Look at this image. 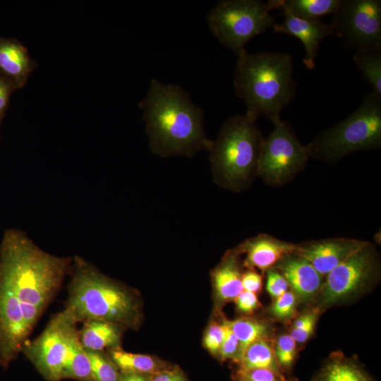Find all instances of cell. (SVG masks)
Segmentation results:
<instances>
[{"instance_id":"obj_1","label":"cell","mask_w":381,"mask_h":381,"mask_svg":"<svg viewBox=\"0 0 381 381\" xmlns=\"http://www.w3.org/2000/svg\"><path fill=\"white\" fill-rule=\"evenodd\" d=\"M73 259L49 254L22 231L7 229L0 246V279L18 298L31 332L70 273Z\"/></svg>"},{"instance_id":"obj_2","label":"cell","mask_w":381,"mask_h":381,"mask_svg":"<svg viewBox=\"0 0 381 381\" xmlns=\"http://www.w3.org/2000/svg\"><path fill=\"white\" fill-rule=\"evenodd\" d=\"M152 152L160 157H191L210 152L213 140L205 135L203 111L179 85L152 79L140 102Z\"/></svg>"},{"instance_id":"obj_3","label":"cell","mask_w":381,"mask_h":381,"mask_svg":"<svg viewBox=\"0 0 381 381\" xmlns=\"http://www.w3.org/2000/svg\"><path fill=\"white\" fill-rule=\"evenodd\" d=\"M65 308L78 322L102 320L135 329L141 318L134 291L102 274L83 258H73Z\"/></svg>"},{"instance_id":"obj_4","label":"cell","mask_w":381,"mask_h":381,"mask_svg":"<svg viewBox=\"0 0 381 381\" xmlns=\"http://www.w3.org/2000/svg\"><path fill=\"white\" fill-rule=\"evenodd\" d=\"M292 56L287 53L263 52L237 54L234 75L236 95L246 104V116L256 121L261 116L272 122L294 99L295 83Z\"/></svg>"},{"instance_id":"obj_5","label":"cell","mask_w":381,"mask_h":381,"mask_svg":"<svg viewBox=\"0 0 381 381\" xmlns=\"http://www.w3.org/2000/svg\"><path fill=\"white\" fill-rule=\"evenodd\" d=\"M263 140L255 121L246 115L229 118L210 150L213 181L234 192L249 188L258 176Z\"/></svg>"},{"instance_id":"obj_6","label":"cell","mask_w":381,"mask_h":381,"mask_svg":"<svg viewBox=\"0 0 381 381\" xmlns=\"http://www.w3.org/2000/svg\"><path fill=\"white\" fill-rule=\"evenodd\" d=\"M381 147V97L366 95L359 107L306 145L308 157L333 164L345 156Z\"/></svg>"},{"instance_id":"obj_7","label":"cell","mask_w":381,"mask_h":381,"mask_svg":"<svg viewBox=\"0 0 381 381\" xmlns=\"http://www.w3.org/2000/svg\"><path fill=\"white\" fill-rule=\"evenodd\" d=\"M380 263L377 250L368 241L325 277L313 306L323 313L367 293L380 280Z\"/></svg>"},{"instance_id":"obj_8","label":"cell","mask_w":381,"mask_h":381,"mask_svg":"<svg viewBox=\"0 0 381 381\" xmlns=\"http://www.w3.org/2000/svg\"><path fill=\"white\" fill-rule=\"evenodd\" d=\"M272 9L270 0H224L211 9L207 22L219 42L237 55L253 38L274 26Z\"/></svg>"},{"instance_id":"obj_9","label":"cell","mask_w":381,"mask_h":381,"mask_svg":"<svg viewBox=\"0 0 381 381\" xmlns=\"http://www.w3.org/2000/svg\"><path fill=\"white\" fill-rule=\"evenodd\" d=\"M264 138L258 176L267 185L279 187L291 182L305 168L309 158L306 145L298 140L289 123L281 119Z\"/></svg>"},{"instance_id":"obj_10","label":"cell","mask_w":381,"mask_h":381,"mask_svg":"<svg viewBox=\"0 0 381 381\" xmlns=\"http://www.w3.org/2000/svg\"><path fill=\"white\" fill-rule=\"evenodd\" d=\"M78 322L66 309L53 315L42 332L25 342L22 351L48 381L64 379L67 359Z\"/></svg>"},{"instance_id":"obj_11","label":"cell","mask_w":381,"mask_h":381,"mask_svg":"<svg viewBox=\"0 0 381 381\" xmlns=\"http://www.w3.org/2000/svg\"><path fill=\"white\" fill-rule=\"evenodd\" d=\"M332 24L349 47L381 49L380 0H341Z\"/></svg>"},{"instance_id":"obj_12","label":"cell","mask_w":381,"mask_h":381,"mask_svg":"<svg viewBox=\"0 0 381 381\" xmlns=\"http://www.w3.org/2000/svg\"><path fill=\"white\" fill-rule=\"evenodd\" d=\"M30 333L18 298L0 279V364L2 366H7L22 351Z\"/></svg>"},{"instance_id":"obj_13","label":"cell","mask_w":381,"mask_h":381,"mask_svg":"<svg viewBox=\"0 0 381 381\" xmlns=\"http://www.w3.org/2000/svg\"><path fill=\"white\" fill-rule=\"evenodd\" d=\"M367 242L346 237L311 240L296 244L295 253L306 259L325 277Z\"/></svg>"},{"instance_id":"obj_14","label":"cell","mask_w":381,"mask_h":381,"mask_svg":"<svg viewBox=\"0 0 381 381\" xmlns=\"http://www.w3.org/2000/svg\"><path fill=\"white\" fill-rule=\"evenodd\" d=\"M273 267L284 276L298 304H314L325 277L310 262L293 253L284 256Z\"/></svg>"},{"instance_id":"obj_15","label":"cell","mask_w":381,"mask_h":381,"mask_svg":"<svg viewBox=\"0 0 381 381\" xmlns=\"http://www.w3.org/2000/svg\"><path fill=\"white\" fill-rule=\"evenodd\" d=\"M279 9L282 11L284 20L274 25V31L292 35L301 40L305 49L303 64L308 69H313L320 43L325 37L335 35L332 23L326 24L320 19H303L284 8Z\"/></svg>"},{"instance_id":"obj_16","label":"cell","mask_w":381,"mask_h":381,"mask_svg":"<svg viewBox=\"0 0 381 381\" xmlns=\"http://www.w3.org/2000/svg\"><path fill=\"white\" fill-rule=\"evenodd\" d=\"M235 250L245 255L243 265L246 269L265 273L284 256L295 253L296 244L265 233L246 239Z\"/></svg>"},{"instance_id":"obj_17","label":"cell","mask_w":381,"mask_h":381,"mask_svg":"<svg viewBox=\"0 0 381 381\" xmlns=\"http://www.w3.org/2000/svg\"><path fill=\"white\" fill-rule=\"evenodd\" d=\"M243 262L235 248L227 251L211 273L215 298L219 305L234 301L243 291Z\"/></svg>"},{"instance_id":"obj_18","label":"cell","mask_w":381,"mask_h":381,"mask_svg":"<svg viewBox=\"0 0 381 381\" xmlns=\"http://www.w3.org/2000/svg\"><path fill=\"white\" fill-rule=\"evenodd\" d=\"M35 66L27 48L19 41L0 37V74L16 88L24 86Z\"/></svg>"},{"instance_id":"obj_19","label":"cell","mask_w":381,"mask_h":381,"mask_svg":"<svg viewBox=\"0 0 381 381\" xmlns=\"http://www.w3.org/2000/svg\"><path fill=\"white\" fill-rule=\"evenodd\" d=\"M311 381H375L356 356L341 351L329 354Z\"/></svg>"},{"instance_id":"obj_20","label":"cell","mask_w":381,"mask_h":381,"mask_svg":"<svg viewBox=\"0 0 381 381\" xmlns=\"http://www.w3.org/2000/svg\"><path fill=\"white\" fill-rule=\"evenodd\" d=\"M79 330V340L86 351H104L121 347L125 327L107 321L86 320Z\"/></svg>"},{"instance_id":"obj_21","label":"cell","mask_w":381,"mask_h":381,"mask_svg":"<svg viewBox=\"0 0 381 381\" xmlns=\"http://www.w3.org/2000/svg\"><path fill=\"white\" fill-rule=\"evenodd\" d=\"M108 355L121 373L149 375L172 367L154 356L127 352L121 347L109 349Z\"/></svg>"},{"instance_id":"obj_22","label":"cell","mask_w":381,"mask_h":381,"mask_svg":"<svg viewBox=\"0 0 381 381\" xmlns=\"http://www.w3.org/2000/svg\"><path fill=\"white\" fill-rule=\"evenodd\" d=\"M274 341V339H263L249 345L236 363L237 368L241 370L264 368L279 375L286 376L275 356Z\"/></svg>"},{"instance_id":"obj_23","label":"cell","mask_w":381,"mask_h":381,"mask_svg":"<svg viewBox=\"0 0 381 381\" xmlns=\"http://www.w3.org/2000/svg\"><path fill=\"white\" fill-rule=\"evenodd\" d=\"M227 322L239 342V359L246 348L263 339H274V329L270 322L250 317H241Z\"/></svg>"},{"instance_id":"obj_24","label":"cell","mask_w":381,"mask_h":381,"mask_svg":"<svg viewBox=\"0 0 381 381\" xmlns=\"http://www.w3.org/2000/svg\"><path fill=\"white\" fill-rule=\"evenodd\" d=\"M274 9L284 8L296 16L308 20L334 14L341 0H270Z\"/></svg>"},{"instance_id":"obj_25","label":"cell","mask_w":381,"mask_h":381,"mask_svg":"<svg viewBox=\"0 0 381 381\" xmlns=\"http://www.w3.org/2000/svg\"><path fill=\"white\" fill-rule=\"evenodd\" d=\"M353 60L373 87V92L381 97V49L357 50Z\"/></svg>"},{"instance_id":"obj_26","label":"cell","mask_w":381,"mask_h":381,"mask_svg":"<svg viewBox=\"0 0 381 381\" xmlns=\"http://www.w3.org/2000/svg\"><path fill=\"white\" fill-rule=\"evenodd\" d=\"M64 378H71L78 381H94L90 361L86 351L80 342L79 333L72 343Z\"/></svg>"},{"instance_id":"obj_27","label":"cell","mask_w":381,"mask_h":381,"mask_svg":"<svg viewBox=\"0 0 381 381\" xmlns=\"http://www.w3.org/2000/svg\"><path fill=\"white\" fill-rule=\"evenodd\" d=\"M322 313L316 307L310 306L303 312L298 313L291 320L289 334L297 345L306 344L312 337Z\"/></svg>"},{"instance_id":"obj_28","label":"cell","mask_w":381,"mask_h":381,"mask_svg":"<svg viewBox=\"0 0 381 381\" xmlns=\"http://www.w3.org/2000/svg\"><path fill=\"white\" fill-rule=\"evenodd\" d=\"M86 351V350H85ZM94 381H119L120 371L104 351H86Z\"/></svg>"},{"instance_id":"obj_29","label":"cell","mask_w":381,"mask_h":381,"mask_svg":"<svg viewBox=\"0 0 381 381\" xmlns=\"http://www.w3.org/2000/svg\"><path fill=\"white\" fill-rule=\"evenodd\" d=\"M298 345L289 334H280L274 339V351L277 362L284 375L288 377L291 373L296 362Z\"/></svg>"},{"instance_id":"obj_30","label":"cell","mask_w":381,"mask_h":381,"mask_svg":"<svg viewBox=\"0 0 381 381\" xmlns=\"http://www.w3.org/2000/svg\"><path fill=\"white\" fill-rule=\"evenodd\" d=\"M298 300L290 289L273 299L268 308L269 315L274 320L284 324H290L298 314Z\"/></svg>"},{"instance_id":"obj_31","label":"cell","mask_w":381,"mask_h":381,"mask_svg":"<svg viewBox=\"0 0 381 381\" xmlns=\"http://www.w3.org/2000/svg\"><path fill=\"white\" fill-rule=\"evenodd\" d=\"M234 381H298L296 377L282 376L264 368L241 370L237 368L233 374Z\"/></svg>"},{"instance_id":"obj_32","label":"cell","mask_w":381,"mask_h":381,"mask_svg":"<svg viewBox=\"0 0 381 381\" xmlns=\"http://www.w3.org/2000/svg\"><path fill=\"white\" fill-rule=\"evenodd\" d=\"M222 324L224 329V339L219 351V358L222 361L231 360L237 363L239 361V342L230 328L227 319L224 318Z\"/></svg>"},{"instance_id":"obj_33","label":"cell","mask_w":381,"mask_h":381,"mask_svg":"<svg viewBox=\"0 0 381 381\" xmlns=\"http://www.w3.org/2000/svg\"><path fill=\"white\" fill-rule=\"evenodd\" d=\"M224 329L222 322H212L203 336V345L214 356L219 358V351L224 339Z\"/></svg>"},{"instance_id":"obj_34","label":"cell","mask_w":381,"mask_h":381,"mask_svg":"<svg viewBox=\"0 0 381 381\" xmlns=\"http://www.w3.org/2000/svg\"><path fill=\"white\" fill-rule=\"evenodd\" d=\"M266 290L274 299L289 290V284L284 276L275 268L266 271Z\"/></svg>"},{"instance_id":"obj_35","label":"cell","mask_w":381,"mask_h":381,"mask_svg":"<svg viewBox=\"0 0 381 381\" xmlns=\"http://www.w3.org/2000/svg\"><path fill=\"white\" fill-rule=\"evenodd\" d=\"M234 301L236 310L246 315L253 313L261 306L256 294L246 291H243Z\"/></svg>"},{"instance_id":"obj_36","label":"cell","mask_w":381,"mask_h":381,"mask_svg":"<svg viewBox=\"0 0 381 381\" xmlns=\"http://www.w3.org/2000/svg\"><path fill=\"white\" fill-rule=\"evenodd\" d=\"M241 282L243 291L255 294L260 291L262 286V277L255 270L247 269L243 272Z\"/></svg>"},{"instance_id":"obj_37","label":"cell","mask_w":381,"mask_h":381,"mask_svg":"<svg viewBox=\"0 0 381 381\" xmlns=\"http://www.w3.org/2000/svg\"><path fill=\"white\" fill-rule=\"evenodd\" d=\"M149 381H188L179 368L171 367L148 375Z\"/></svg>"},{"instance_id":"obj_38","label":"cell","mask_w":381,"mask_h":381,"mask_svg":"<svg viewBox=\"0 0 381 381\" xmlns=\"http://www.w3.org/2000/svg\"><path fill=\"white\" fill-rule=\"evenodd\" d=\"M15 89L13 83L0 74V124L7 108L10 95Z\"/></svg>"},{"instance_id":"obj_39","label":"cell","mask_w":381,"mask_h":381,"mask_svg":"<svg viewBox=\"0 0 381 381\" xmlns=\"http://www.w3.org/2000/svg\"><path fill=\"white\" fill-rule=\"evenodd\" d=\"M119 381H149V380L147 375L121 373Z\"/></svg>"}]
</instances>
